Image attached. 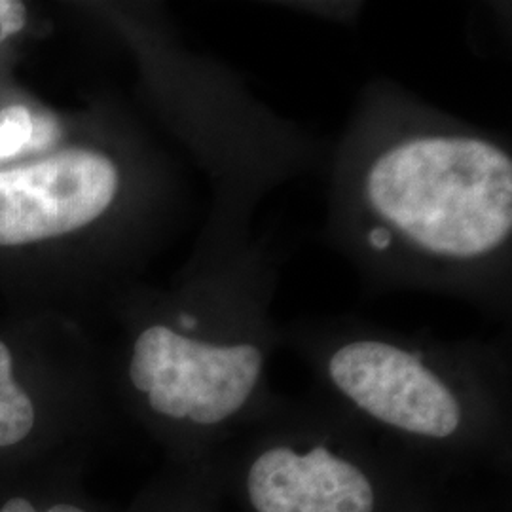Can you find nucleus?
Here are the masks:
<instances>
[{"label":"nucleus","instance_id":"4","mask_svg":"<svg viewBox=\"0 0 512 512\" xmlns=\"http://www.w3.org/2000/svg\"><path fill=\"white\" fill-rule=\"evenodd\" d=\"M122 184L118 165L92 148L0 169V245L65 236L101 219Z\"/></svg>","mask_w":512,"mask_h":512},{"label":"nucleus","instance_id":"2","mask_svg":"<svg viewBox=\"0 0 512 512\" xmlns=\"http://www.w3.org/2000/svg\"><path fill=\"white\" fill-rule=\"evenodd\" d=\"M226 247L213 251L209 311H183L175 327L141 330L128 370L154 414L213 433L245 418L262 395L264 311L274 287L262 251Z\"/></svg>","mask_w":512,"mask_h":512},{"label":"nucleus","instance_id":"1","mask_svg":"<svg viewBox=\"0 0 512 512\" xmlns=\"http://www.w3.org/2000/svg\"><path fill=\"white\" fill-rule=\"evenodd\" d=\"M330 226L372 281L503 298L511 148L490 131L380 93L336 156Z\"/></svg>","mask_w":512,"mask_h":512},{"label":"nucleus","instance_id":"9","mask_svg":"<svg viewBox=\"0 0 512 512\" xmlns=\"http://www.w3.org/2000/svg\"><path fill=\"white\" fill-rule=\"evenodd\" d=\"M0 512H37L35 511V507L27 501V499H23V497H12V499H8L6 503H4V507L0 509ZM48 512H88L84 511V509H80V507H76V505H67V503H63V505H55Z\"/></svg>","mask_w":512,"mask_h":512},{"label":"nucleus","instance_id":"5","mask_svg":"<svg viewBox=\"0 0 512 512\" xmlns=\"http://www.w3.org/2000/svg\"><path fill=\"white\" fill-rule=\"evenodd\" d=\"M253 512H378L374 476L325 440H275L258 448L243 476Z\"/></svg>","mask_w":512,"mask_h":512},{"label":"nucleus","instance_id":"7","mask_svg":"<svg viewBox=\"0 0 512 512\" xmlns=\"http://www.w3.org/2000/svg\"><path fill=\"white\" fill-rule=\"evenodd\" d=\"M35 425V408L29 395L14 382L12 353L0 342V448L25 439Z\"/></svg>","mask_w":512,"mask_h":512},{"label":"nucleus","instance_id":"8","mask_svg":"<svg viewBox=\"0 0 512 512\" xmlns=\"http://www.w3.org/2000/svg\"><path fill=\"white\" fill-rule=\"evenodd\" d=\"M25 6L23 2L0 0V42L10 35H16L25 25Z\"/></svg>","mask_w":512,"mask_h":512},{"label":"nucleus","instance_id":"6","mask_svg":"<svg viewBox=\"0 0 512 512\" xmlns=\"http://www.w3.org/2000/svg\"><path fill=\"white\" fill-rule=\"evenodd\" d=\"M61 128L52 116H33L21 105L0 112V162H8L25 152L52 147Z\"/></svg>","mask_w":512,"mask_h":512},{"label":"nucleus","instance_id":"3","mask_svg":"<svg viewBox=\"0 0 512 512\" xmlns=\"http://www.w3.org/2000/svg\"><path fill=\"white\" fill-rule=\"evenodd\" d=\"M330 391L387 433L429 446L469 435L482 406L473 384L439 351L380 330L348 329L319 353Z\"/></svg>","mask_w":512,"mask_h":512}]
</instances>
